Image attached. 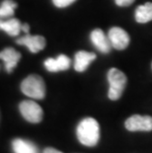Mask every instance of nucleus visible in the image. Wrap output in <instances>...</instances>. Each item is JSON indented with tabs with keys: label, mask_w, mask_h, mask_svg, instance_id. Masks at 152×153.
I'll return each mask as SVG.
<instances>
[{
	"label": "nucleus",
	"mask_w": 152,
	"mask_h": 153,
	"mask_svg": "<svg viewBox=\"0 0 152 153\" xmlns=\"http://www.w3.org/2000/svg\"><path fill=\"white\" fill-rule=\"evenodd\" d=\"M77 137L85 146H95L100 138L99 123L93 118H85L77 126Z\"/></svg>",
	"instance_id": "obj_1"
},
{
	"label": "nucleus",
	"mask_w": 152,
	"mask_h": 153,
	"mask_svg": "<svg viewBox=\"0 0 152 153\" xmlns=\"http://www.w3.org/2000/svg\"><path fill=\"white\" fill-rule=\"evenodd\" d=\"M107 76H108V81L110 84L108 97L110 100L117 101L122 97L125 88L127 86V76L118 68H111Z\"/></svg>",
	"instance_id": "obj_2"
},
{
	"label": "nucleus",
	"mask_w": 152,
	"mask_h": 153,
	"mask_svg": "<svg viewBox=\"0 0 152 153\" xmlns=\"http://www.w3.org/2000/svg\"><path fill=\"white\" fill-rule=\"evenodd\" d=\"M21 90L26 96L33 99H44L46 96V84L43 78L36 74L28 76L21 84Z\"/></svg>",
	"instance_id": "obj_3"
},
{
	"label": "nucleus",
	"mask_w": 152,
	"mask_h": 153,
	"mask_svg": "<svg viewBox=\"0 0 152 153\" xmlns=\"http://www.w3.org/2000/svg\"><path fill=\"white\" fill-rule=\"evenodd\" d=\"M19 109H20L22 116L28 122L38 123L43 120V109L39 104L34 102V101H23L19 106Z\"/></svg>",
	"instance_id": "obj_4"
},
{
	"label": "nucleus",
	"mask_w": 152,
	"mask_h": 153,
	"mask_svg": "<svg viewBox=\"0 0 152 153\" xmlns=\"http://www.w3.org/2000/svg\"><path fill=\"white\" fill-rule=\"evenodd\" d=\"M125 126L129 131H151L152 117L133 115L125 120Z\"/></svg>",
	"instance_id": "obj_5"
},
{
	"label": "nucleus",
	"mask_w": 152,
	"mask_h": 153,
	"mask_svg": "<svg viewBox=\"0 0 152 153\" xmlns=\"http://www.w3.org/2000/svg\"><path fill=\"white\" fill-rule=\"evenodd\" d=\"M108 38L111 42L112 47L118 51L125 50L130 42L129 35L119 27H113L110 29Z\"/></svg>",
	"instance_id": "obj_6"
},
{
	"label": "nucleus",
	"mask_w": 152,
	"mask_h": 153,
	"mask_svg": "<svg viewBox=\"0 0 152 153\" xmlns=\"http://www.w3.org/2000/svg\"><path fill=\"white\" fill-rule=\"evenodd\" d=\"M18 45H26L29 51L33 53H37L40 51H43L46 47V39L43 36H32L27 34L25 37H22L17 40Z\"/></svg>",
	"instance_id": "obj_7"
},
{
	"label": "nucleus",
	"mask_w": 152,
	"mask_h": 153,
	"mask_svg": "<svg viewBox=\"0 0 152 153\" xmlns=\"http://www.w3.org/2000/svg\"><path fill=\"white\" fill-rule=\"evenodd\" d=\"M71 60L65 54H60L56 58H47L44 60V67L50 72L67 70L70 67Z\"/></svg>",
	"instance_id": "obj_8"
},
{
	"label": "nucleus",
	"mask_w": 152,
	"mask_h": 153,
	"mask_svg": "<svg viewBox=\"0 0 152 153\" xmlns=\"http://www.w3.org/2000/svg\"><path fill=\"white\" fill-rule=\"evenodd\" d=\"M90 38H91L93 45L97 48V50H99V51H101L103 53H110L112 48L111 42H110L109 38L106 37L105 33L101 29H95V30H93L91 35H90Z\"/></svg>",
	"instance_id": "obj_9"
},
{
	"label": "nucleus",
	"mask_w": 152,
	"mask_h": 153,
	"mask_svg": "<svg viewBox=\"0 0 152 153\" xmlns=\"http://www.w3.org/2000/svg\"><path fill=\"white\" fill-rule=\"evenodd\" d=\"M0 58L4 61L5 69L8 73H11L18 64L21 58V53L12 48H7L0 53Z\"/></svg>",
	"instance_id": "obj_10"
},
{
	"label": "nucleus",
	"mask_w": 152,
	"mask_h": 153,
	"mask_svg": "<svg viewBox=\"0 0 152 153\" xmlns=\"http://www.w3.org/2000/svg\"><path fill=\"white\" fill-rule=\"evenodd\" d=\"M96 54L94 53H88L85 51H77L75 53L74 68L77 72H84L93 60L96 59Z\"/></svg>",
	"instance_id": "obj_11"
},
{
	"label": "nucleus",
	"mask_w": 152,
	"mask_h": 153,
	"mask_svg": "<svg viewBox=\"0 0 152 153\" xmlns=\"http://www.w3.org/2000/svg\"><path fill=\"white\" fill-rule=\"evenodd\" d=\"M135 20L139 24H145L152 21V3L146 2L135 9Z\"/></svg>",
	"instance_id": "obj_12"
},
{
	"label": "nucleus",
	"mask_w": 152,
	"mask_h": 153,
	"mask_svg": "<svg viewBox=\"0 0 152 153\" xmlns=\"http://www.w3.org/2000/svg\"><path fill=\"white\" fill-rule=\"evenodd\" d=\"M22 24L18 19H9L7 21L0 20V30L4 31L5 33L12 36V37H16L20 34L22 31Z\"/></svg>",
	"instance_id": "obj_13"
},
{
	"label": "nucleus",
	"mask_w": 152,
	"mask_h": 153,
	"mask_svg": "<svg viewBox=\"0 0 152 153\" xmlns=\"http://www.w3.org/2000/svg\"><path fill=\"white\" fill-rule=\"evenodd\" d=\"M12 147L14 153H38V149L35 144L20 138L13 140Z\"/></svg>",
	"instance_id": "obj_14"
},
{
	"label": "nucleus",
	"mask_w": 152,
	"mask_h": 153,
	"mask_svg": "<svg viewBox=\"0 0 152 153\" xmlns=\"http://www.w3.org/2000/svg\"><path fill=\"white\" fill-rule=\"evenodd\" d=\"M17 7V3L13 0H4L0 6V19L11 17Z\"/></svg>",
	"instance_id": "obj_15"
},
{
	"label": "nucleus",
	"mask_w": 152,
	"mask_h": 153,
	"mask_svg": "<svg viewBox=\"0 0 152 153\" xmlns=\"http://www.w3.org/2000/svg\"><path fill=\"white\" fill-rule=\"evenodd\" d=\"M76 0H53V4L59 8H64L72 4L73 2H75Z\"/></svg>",
	"instance_id": "obj_16"
},
{
	"label": "nucleus",
	"mask_w": 152,
	"mask_h": 153,
	"mask_svg": "<svg viewBox=\"0 0 152 153\" xmlns=\"http://www.w3.org/2000/svg\"><path fill=\"white\" fill-rule=\"evenodd\" d=\"M135 0H115V3L119 7H127V6L131 5Z\"/></svg>",
	"instance_id": "obj_17"
},
{
	"label": "nucleus",
	"mask_w": 152,
	"mask_h": 153,
	"mask_svg": "<svg viewBox=\"0 0 152 153\" xmlns=\"http://www.w3.org/2000/svg\"><path fill=\"white\" fill-rule=\"evenodd\" d=\"M44 153H62L61 151L57 150V149H54V148H51V147H47L44 150Z\"/></svg>",
	"instance_id": "obj_18"
},
{
	"label": "nucleus",
	"mask_w": 152,
	"mask_h": 153,
	"mask_svg": "<svg viewBox=\"0 0 152 153\" xmlns=\"http://www.w3.org/2000/svg\"><path fill=\"white\" fill-rule=\"evenodd\" d=\"M22 31H24L26 34H29V30H30V27H29L28 24H22Z\"/></svg>",
	"instance_id": "obj_19"
},
{
	"label": "nucleus",
	"mask_w": 152,
	"mask_h": 153,
	"mask_svg": "<svg viewBox=\"0 0 152 153\" xmlns=\"http://www.w3.org/2000/svg\"><path fill=\"white\" fill-rule=\"evenodd\" d=\"M151 67H152V63H151Z\"/></svg>",
	"instance_id": "obj_20"
}]
</instances>
